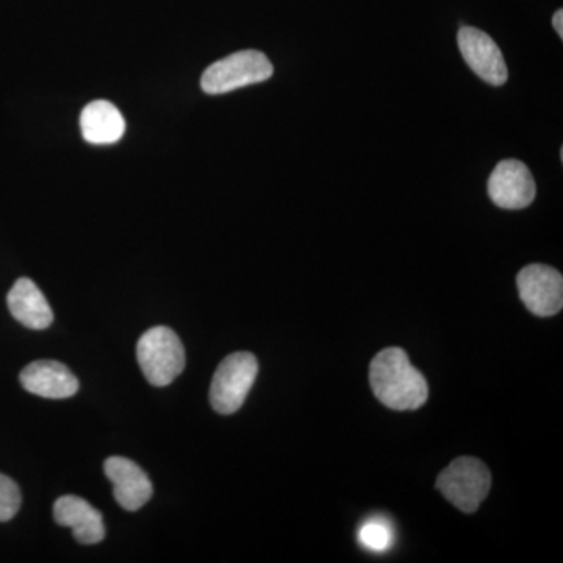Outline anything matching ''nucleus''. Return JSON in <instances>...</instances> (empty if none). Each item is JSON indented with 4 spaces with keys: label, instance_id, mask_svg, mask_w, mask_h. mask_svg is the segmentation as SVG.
<instances>
[{
    "label": "nucleus",
    "instance_id": "39448f33",
    "mask_svg": "<svg viewBox=\"0 0 563 563\" xmlns=\"http://www.w3.org/2000/svg\"><path fill=\"white\" fill-rule=\"evenodd\" d=\"M490 487V472L485 463L474 457L455 459L437 479V488L444 498L465 514L479 509Z\"/></svg>",
    "mask_w": 563,
    "mask_h": 563
},
{
    "label": "nucleus",
    "instance_id": "ddd939ff",
    "mask_svg": "<svg viewBox=\"0 0 563 563\" xmlns=\"http://www.w3.org/2000/svg\"><path fill=\"white\" fill-rule=\"evenodd\" d=\"M80 128L88 143L113 144L124 135L125 121L113 103L95 101L81 111Z\"/></svg>",
    "mask_w": 563,
    "mask_h": 563
},
{
    "label": "nucleus",
    "instance_id": "20e7f679",
    "mask_svg": "<svg viewBox=\"0 0 563 563\" xmlns=\"http://www.w3.org/2000/svg\"><path fill=\"white\" fill-rule=\"evenodd\" d=\"M258 362L251 352L228 355L218 366L210 385V402L214 412L232 415L246 401L257 379Z\"/></svg>",
    "mask_w": 563,
    "mask_h": 563
},
{
    "label": "nucleus",
    "instance_id": "0eeeda50",
    "mask_svg": "<svg viewBox=\"0 0 563 563\" xmlns=\"http://www.w3.org/2000/svg\"><path fill=\"white\" fill-rule=\"evenodd\" d=\"M536 180L523 162L503 161L488 179V196L495 206L506 210H521L536 199Z\"/></svg>",
    "mask_w": 563,
    "mask_h": 563
},
{
    "label": "nucleus",
    "instance_id": "6e6552de",
    "mask_svg": "<svg viewBox=\"0 0 563 563\" xmlns=\"http://www.w3.org/2000/svg\"><path fill=\"white\" fill-rule=\"evenodd\" d=\"M459 47L466 65L479 79L493 87H501L509 79V69L498 44L490 35L476 27H462L457 35Z\"/></svg>",
    "mask_w": 563,
    "mask_h": 563
},
{
    "label": "nucleus",
    "instance_id": "dca6fc26",
    "mask_svg": "<svg viewBox=\"0 0 563 563\" xmlns=\"http://www.w3.org/2000/svg\"><path fill=\"white\" fill-rule=\"evenodd\" d=\"M553 27H554V31L558 32V35L561 36V38H563V11L562 10L555 11L554 16H553Z\"/></svg>",
    "mask_w": 563,
    "mask_h": 563
},
{
    "label": "nucleus",
    "instance_id": "7ed1b4c3",
    "mask_svg": "<svg viewBox=\"0 0 563 563\" xmlns=\"http://www.w3.org/2000/svg\"><path fill=\"white\" fill-rule=\"evenodd\" d=\"M273 73V63L263 52L240 51L210 65L201 87L207 95H225L272 79Z\"/></svg>",
    "mask_w": 563,
    "mask_h": 563
},
{
    "label": "nucleus",
    "instance_id": "9b49d317",
    "mask_svg": "<svg viewBox=\"0 0 563 563\" xmlns=\"http://www.w3.org/2000/svg\"><path fill=\"white\" fill-rule=\"evenodd\" d=\"M54 518L60 526L73 529L81 544H96L106 539L102 514L79 496L66 495L54 504Z\"/></svg>",
    "mask_w": 563,
    "mask_h": 563
},
{
    "label": "nucleus",
    "instance_id": "9d476101",
    "mask_svg": "<svg viewBox=\"0 0 563 563\" xmlns=\"http://www.w3.org/2000/svg\"><path fill=\"white\" fill-rule=\"evenodd\" d=\"M21 385L32 395L47 399L73 398L80 384L68 366L57 361H36L22 369Z\"/></svg>",
    "mask_w": 563,
    "mask_h": 563
},
{
    "label": "nucleus",
    "instance_id": "f257e3e1",
    "mask_svg": "<svg viewBox=\"0 0 563 563\" xmlns=\"http://www.w3.org/2000/svg\"><path fill=\"white\" fill-rule=\"evenodd\" d=\"M369 384L376 398L391 410H417L429 398L428 380L401 347H387L369 365Z\"/></svg>",
    "mask_w": 563,
    "mask_h": 563
},
{
    "label": "nucleus",
    "instance_id": "1a4fd4ad",
    "mask_svg": "<svg viewBox=\"0 0 563 563\" xmlns=\"http://www.w3.org/2000/svg\"><path fill=\"white\" fill-rule=\"evenodd\" d=\"M103 470L113 484L114 499L122 509L136 512L144 504L151 501L154 487L150 476L131 459L113 455L103 463Z\"/></svg>",
    "mask_w": 563,
    "mask_h": 563
},
{
    "label": "nucleus",
    "instance_id": "2eb2a0df",
    "mask_svg": "<svg viewBox=\"0 0 563 563\" xmlns=\"http://www.w3.org/2000/svg\"><path fill=\"white\" fill-rule=\"evenodd\" d=\"M21 503L18 484L5 474H0V521H10L20 512Z\"/></svg>",
    "mask_w": 563,
    "mask_h": 563
},
{
    "label": "nucleus",
    "instance_id": "f8f14e48",
    "mask_svg": "<svg viewBox=\"0 0 563 563\" xmlns=\"http://www.w3.org/2000/svg\"><path fill=\"white\" fill-rule=\"evenodd\" d=\"M7 303L14 320L32 331H44L54 322V312L46 296L27 277L16 280L7 296Z\"/></svg>",
    "mask_w": 563,
    "mask_h": 563
},
{
    "label": "nucleus",
    "instance_id": "423d86ee",
    "mask_svg": "<svg viewBox=\"0 0 563 563\" xmlns=\"http://www.w3.org/2000/svg\"><path fill=\"white\" fill-rule=\"evenodd\" d=\"M518 292L529 312L537 317H554L563 307V277L548 265H528L518 273Z\"/></svg>",
    "mask_w": 563,
    "mask_h": 563
},
{
    "label": "nucleus",
    "instance_id": "4468645a",
    "mask_svg": "<svg viewBox=\"0 0 563 563\" xmlns=\"http://www.w3.org/2000/svg\"><path fill=\"white\" fill-rule=\"evenodd\" d=\"M358 543L373 553H385L395 543V529L385 518H369L358 528Z\"/></svg>",
    "mask_w": 563,
    "mask_h": 563
},
{
    "label": "nucleus",
    "instance_id": "f03ea898",
    "mask_svg": "<svg viewBox=\"0 0 563 563\" xmlns=\"http://www.w3.org/2000/svg\"><path fill=\"white\" fill-rule=\"evenodd\" d=\"M136 358L147 383L154 387L173 384L185 369L184 344L166 325H157L141 335Z\"/></svg>",
    "mask_w": 563,
    "mask_h": 563
}]
</instances>
